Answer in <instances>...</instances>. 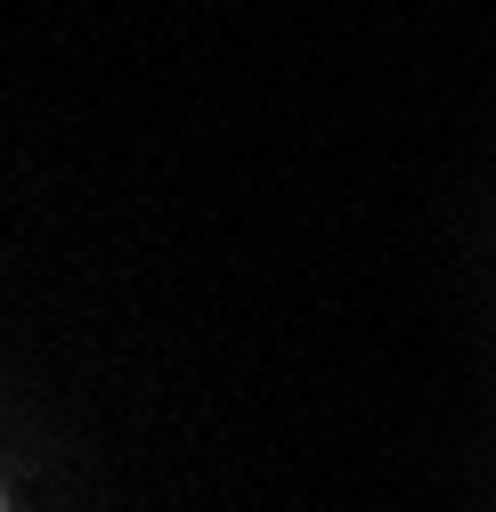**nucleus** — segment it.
I'll list each match as a JSON object with an SVG mask.
<instances>
[{"label":"nucleus","mask_w":496,"mask_h":512,"mask_svg":"<svg viewBox=\"0 0 496 512\" xmlns=\"http://www.w3.org/2000/svg\"><path fill=\"white\" fill-rule=\"evenodd\" d=\"M0 512H9V504H0Z\"/></svg>","instance_id":"obj_1"}]
</instances>
